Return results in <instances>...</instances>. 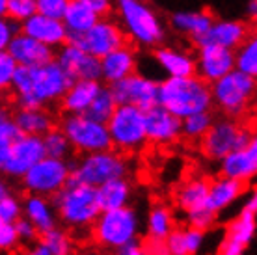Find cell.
Returning a JSON list of instances; mask_svg holds the SVG:
<instances>
[{"label":"cell","instance_id":"obj_11","mask_svg":"<svg viewBox=\"0 0 257 255\" xmlns=\"http://www.w3.org/2000/svg\"><path fill=\"white\" fill-rule=\"evenodd\" d=\"M45 157L43 136L23 134L10 146H0V170L6 177L23 179L30 168Z\"/></svg>","mask_w":257,"mask_h":255},{"label":"cell","instance_id":"obj_4","mask_svg":"<svg viewBox=\"0 0 257 255\" xmlns=\"http://www.w3.org/2000/svg\"><path fill=\"white\" fill-rule=\"evenodd\" d=\"M54 211L60 220L73 229H84L95 223L101 214V205L97 201L95 186L90 185H71L51 198Z\"/></svg>","mask_w":257,"mask_h":255},{"label":"cell","instance_id":"obj_21","mask_svg":"<svg viewBox=\"0 0 257 255\" xmlns=\"http://www.w3.org/2000/svg\"><path fill=\"white\" fill-rule=\"evenodd\" d=\"M220 172L222 175L238 179L248 183L257 175V133H253L250 144L242 149L233 151L224 160H220Z\"/></svg>","mask_w":257,"mask_h":255},{"label":"cell","instance_id":"obj_26","mask_svg":"<svg viewBox=\"0 0 257 255\" xmlns=\"http://www.w3.org/2000/svg\"><path fill=\"white\" fill-rule=\"evenodd\" d=\"M209 190L211 183H207L205 179H192L181 186L177 192V205L185 216H192L209 209Z\"/></svg>","mask_w":257,"mask_h":255},{"label":"cell","instance_id":"obj_44","mask_svg":"<svg viewBox=\"0 0 257 255\" xmlns=\"http://www.w3.org/2000/svg\"><path fill=\"white\" fill-rule=\"evenodd\" d=\"M21 244V236L15 222H0V248L4 251H12Z\"/></svg>","mask_w":257,"mask_h":255},{"label":"cell","instance_id":"obj_18","mask_svg":"<svg viewBox=\"0 0 257 255\" xmlns=\"http://www.w3.org/2000/svg\"><path fill=\"white\" fill-rule=\"evenodd\" d=\"M153 60L166 77H190L198 73L196 54L179 47L161 45L153 49Z\"/></svg>","mask_w":257,"mask_h":255},{"label":"cell","instance_id":"obj_20","mask_svg":"<svg viewBox=\"0 0 257 255\" xmlns=\"http://www.w3.org/2000/svg\"><path fill=\"white\" fill-rule=\"evenodd\" d=\"M6 51L17 60V64L26 65V67L43 65L47 62H52L56 56V51L52 47L41 43V41L34 39L32 36H28L25 32L17 34L12 39V43L8 45Z\"/></svg>","mask_w":257,"mask_h":255},{"label":"cell","instance_id":"obj_15","mask_svg":"<svg viewBox=\"0 0 257 255\" xmlns=\"http://www.w3.org/2000/svg\"><path fill=\"white\" fill-rule=\"evenodd\" d=\"M196 62H198L196 75L212 84L225 77L227 73H231L233 69H237V52L222 45L205 43L198 47Z\"/></svg>","mask_w":257,"mask_h":255},{"label":"cell","instance_id":"obj_1","mask_svg":"<svg viewBox=\"0 0 257 255\" xmlns=\"http://www.w3.org/2000/svg\"><path fill=\"white\" fill-rule=\"evenodd\" d=\"M73 82L64 67L52 60L34 67L19 65L10 91L17 108H45L62 101Z\"/></svg>","mask_w":257,"mask_h":255},{"label":"cell","instance_id":"obj_12","mask_svg":"<svg viewBox=\"0 0 257 255\" xmlns=\"http://www.w3.org/2000/svg\"><path fill=\"white\" fill-rule=\"evenodd\" d=\"M67 43L77 45V47L88 51L97 58H104L112 51L119 49L121 45L128 43V38L117 19L101 17L88 32L78 34V36H69Z\"/></svg>","mask_w":257,"mask_h":255},{"label":"cell","instance_id":"obj_49","mask_svg":"<svg viewBox=\"0 0 257 255\" xmlns=\"http://www.w3.org/2000/svg\"><path fill=\"white\" fill-rule=\"evenodd\" d=\"M116 255H148V249H146V246H142L138 240H135V242L116 249Z\"/></svg>","mask_w":257,"mask_h":255},{"label":"cell","instance_id":"obj_36","mask_svg":"<svg viewBox=\"0 0 257 255\" xmlns=\"http://www.w3.org/2000/svg\"><path fill=\"white\" fill-rule=\"evenodd\" d=\"M43 146H45L47 157H52V159L65 160L73 151V146H71L67 134L60 127H54L43 136Z\"/></svg>","mask_w":257,"mask_h":255},{"label":"cell","instance_id":"obj_23","mask_svg":"<svg viewBox=\"0 0 257 255\" xmlns=\"http://www.w3.org/2000/svg\"><path fill=\"white\" fill-rule=\"evenodd\" d=\"M101 67H103V82H106L108 86L136 73L138 54H136L135 45L125 43L119 49L101 58Z\"/></svg>","mask_w":257,"mask_h":255},{"label":"cell","instance_id":"obj_33","mask_svg":"<svg viewBox=\"0 0 257 255\" xmlns=\"http://www.w3.org/2000/svg\"><path fill=\"white\" fill-rule=\"evenodd\" d=\"M174 233V216L170 209L157 205L148 214V238L151 240H166Z\"/></svg>","mask_w":257,"mask_h":255},{"label":"cell","instance_id":"obj_34","mask_svg":"<svg viewBox=\"0 0 257 255\" xmlns=\"http://www.w3.org/2000/svg\"><path fill=\"white\" fill-rule=\"evenodd\" d=\"M117 108V101L114 93L110 91L108 86H103V89L99 91V95L95 97V101L91 102V106L86 110V115H90L91 119H97L101 123H108L110 117L114 115Z\"/></svg>","mask_w":257,"mask_h":255},{"label":"cell","instance_id":"obj_31","mask_svg":"<svg viewBox=\"0 0 257 255\" xmlns=\"http://www.w3.org/2000/svg\"><path fill=\"white\" fill-rule=\"evenodd\" d=\"M203 233L205 231L190 225L185 229H174V233L166 238L170 255H196L203 244Z\"/></svg>","mask_w":257,"mask_h":255},{"label":"cell","instance_id":"obj_19","mask_svg":"<svg viewBox=\"0 0 257 255\" xmlns=\"http://www.w3.org/2000/svg\"><path fill=\"white\" fill-rule=\"evenodd\" d=\"M23 32L52 47L54 51L69 41V30H67L64 19H54V17L43 15V13H36L30 19H26L23 23Z\"/></svg>","mask_w":257,"mask_h":255},{"label":"cell","instance_id":"obj_38","mask_svg":"<svg viewBox=\"0 0 257 255\" xmlns=\"http://www.w3.org/2000/svg\"><path fill=\"white\" fill-rule=\"evenodd\" d=\"M0 13L2 17L25 23L38 13V0H0Z\"/></svg>","mask_w":257,"mask_h":255},{"label":"cell","instance_id":"obj_40","mask_svg":"<svg viewBox=\"0 0 257 255\" xmlns=\"http://www.w3.org/2000/svg\"><path fill=\"white\" fill-rule=\"evenodd\" d=\"M23 216L25 207L17 196H13L12 192L0 196V222H17Z\"/></svg>","mask_w":257,"mask_h":255},{"label":"cell","instance_id":"obj_14","mask_svg":"<svg viewBox=\"0 0 257 255\" xmlns=\"http://www.w3.org/2000/svg\"><path fill=\"white\" fill-rule=\"evenodd\" d=\"M108 88L116 97L117 104H135L142 110H149L159 104L161 82L138 71L123 80L110 84Z\"/></svg>","mask_w":257,"mask_h":255},{"label":"cell","instance_id":"obj_50","mask_svg":"<svg viewBox=\"0 0 257 255\" xmlns=\"http://www.w3.org/2000/svg\"><path fill=\"white\" fill-rule=\"evenodd\" d=\"M21 255H54V253H52L51 249H49L45 244L41 242V238H39L38 242L30 244V246H28V248H26Z\"/></svg>","mask_w":257,"mask_h":255},{"label":"cell","instance_id":"obj_46","mask_svg":"<svg viewBox=\"0 0 257 255\" xmlns=\"http://www.w3.org/2000/svg\"><path fill=\"white\" fill-rule=\"evenodd\" d=\"M15 225H17V231H19L21 242L23 244H34V242H38V238H41V233H39V229L36 227V223L30 222L26 216L19 218V220L15 222Z\"/></svg>","mask_w":257,"mask_h":255},{"label":"cell","instance_id":"obj_9","mask_svg":"<svg viewBox=\"0 0 257 255\" xmlns=\"http://www.w3.org/2000/svg\"><path fill=\"white\" fill-rule=\"evenodd\" d=\"M71 172L75 173L84 185L101 186L112 179L125 177L127 173V162L117 149H106L97 153L84 155L82 159L71 164Z\"/></svg>","mask_w":257,"mask_h":255},{"label":"cell","instance_id":"obj_8","mask_svg":"<svg viewBox=\"0 0 257 255\" xmlns=\"http://www.w3.org/2000/svg\"><path fill=\"white\" fill-rule=\"evenodd\" d=\"M112 146L117 151H135L148 142L146 110L135 104H117L114 115L106 123Z\"/></svg>","mask_w":257,"mask_h":255},{"label":"cell","instance_id":"obj_32","mask_svg":"<svg viewBox=\"0 0 257 255\" xmlns=\"http://www.w3.org/2000/svg\"><path fill=\"white\" fill-rule=\"evenodd\" d=\"M99 19H101V15L93 12L90 6H86L80 0H73L65 13L64 23L69 30V36H78V34L88 32Z\"/></svg>","mask_w":257,"mask_h":255},{"label":"cell","instance_id":"obj_24","mask_svg":"<svg viewBox=\"0 0 257 255\" xmlns=\"http://www.w3.org/2000/svg\"><path fill=\"white\" fill-rule=\"evenodd\" d=\"M248 26L246 23L238 19H216L212 23L211 30L205 34V38L198 43L205 45V43H216L222 45V47H227V49H233L237 51L240 45L244 43L246 38H248Z\"/></svg>","mask_w":257,"mask_h":255},{"label":"cell","instance_id":"obj_5","mask_svg":"<svg viewBox=\"0 0 257 255\" xmlns=\"http://www.w3.org/2000/svg\"><path fill=\"white\" fill-rule=\"evenodd\" d=\"M214 106L227 117H238L251 106L257 95V80L244 71L233 69L211 84Z\"/></svg>","mask_w":257,"mask_h":255},{"label":"cell","instance_id":"obj_16","mask_svg":"<svg viewBox=\"0 0 257 255\" xmlns=\"http://www.w3.org/2000/svg\"><path fill=\"white\" fill-rule=\"evenodd\" d=\"M54 60L65 69L73 80H103L101 58L73 43H65L56 49Z\"/></svg>","mask_w":257,"mask_h":255},{"label":"cell","instance_id":"obj_2","mask_svg":"<svg viewBox=\"0 0 257 255\" xmlns=\"http://www.w3.org/2000/svg\"><path fill=\"white\" fill-rule=\"evenodd\" d=\"M116 15L135 47L157 49L164 45V21L148 0H116Z\"/></svg>","mask_w":257,"mask_h":255},{"label":"cell","instance_id":"obj_37","mask_svg":"<svg viewBox=\"0 0 257 255\" xmlns=\"http://www.w3.org/2000/svg\"><path fill=\"white\" fill-rule=\"evenodd\" d=\"M212 123H214V117H212L211 110L188 115L183 119V136L187 140H203V136L212 127Z\"/></svg>","mask_w":257,"mask_h":255},{"label":"cell","instance_id":"obj_30","mask_svg":"<svg viewBox=\"0 0 257 255\" xmlns=\"http://www.w3.org/2000/svg\"><path fill=\"white\" fill-rule=\"evenodd\" d=\"M97 201L101 205V211H112L119 207H127L131 198V185L125 177L112 179L104 185L97 186Z\"/></svg>","mask_w":257,"mask_h":255},{"label":"cell","instance_id":"obj_22","mask_svg":"<svg viewBox=\"0 0 257 255\" xmlns=\"http://www.w3.org/2000/svg\"><path fill=\"white\" fill-rule=\"evenodd\" d=\"M214 21L216 19L212 17V13L207 10H183V12H175L170 17V26L174 32L188 38L198 47L199 41L211 30Z\"/></svg>","mask_w":257,"mask_h":255},{"label":"cell","instance_id":"obj_27","mask_svg":"<svg viewBox=\"0 0 257 255\" xmlns=\"http://www.w3.org/2000/svg\"><path fill=\"white\" fill-rule=\"evenodd\" d=\"M244 192V183L238 179L227 177L222 175L216 179L214 183H211V190H209V209L212 212H222L227 207H231L238 199V196Z\"/></svg>","mask_w":257,"mask_h":255},{"label":"cell","instance_id":"obj_43","mask_svg":"<svg viewBox=\"0 0 257 255\" xmlns=\"http://www.w3.org/2000/svg\"><path fill=\"white\" fill-rule=\"evenodd\" d=\"M71 2L73 0H38V13H43L54 19H64Z\"/></svg>","mask_w":257,"mask_h":255},{"label":"cell","instance_id":"obj_41","mask_svg":"<svg viewBox=\"0 0 257 255\" xmlns=\"http://www.w3.org/2000/svg\"><path fill=\"white\" fill-rule=\"evenodd\" d=\"M23 134L25 133L17 125L13 114H8L6 110H4L2 115H0V146H10L15 140H19Z\"/></svg>","mask_w":257,"mask_h":255},{"label":"cell","instance_id":"obj_17","mask_svg":"<svg viewBox=\"0 0 257 255\" xmlns=\"http://www.w3.org/2000/svg\"><path fill=\"white\" fill-rule=\"evenodd\" d=\"M146 127H148V142L157 146L174 144L183 136V119L172 114L162 104L146 110Z\"/></svg>","mask_w":257,"mask_h":255},{"label":"cell","instance_id":"obj_35","mask_svg":"<svg viewBox=\"0 0 257 255\" xmlns=\"http://www.w3.org/2000/svg\"><path fill=\"white\" fill-rule=\"evenodd\" d=\"M237 69L244 71L257 80V30L248 34L246 41L237 51Z\"/></svg>","mask_w":257,"mask_h":255},{"label":"cell","instance_id":"obj_29","mask_svg":"<svg viewBox=\"0 0 257 255\" xmlns=\"http://www.w3.org/2000/svg\"><path fill=\"white\" fill-rule=\"evenodd\" d=\"M13 117L23 133L32 134V136H45L49 131L56 127L52 114L43 106L41 108H17Z\"/></svg>","mask_w":257,"mask_h":255},{"label":"cell","instance_id":"obj_47","mask_svg":"<svg viewBox=\"0 0 257 255\" xmlns=\"http://www.w3.org/2000/svg\"><path fill=\"white\" fill-rule=\"evenodd\" d=\"M86 6H90L93 12H97L101 17H108L116 10V0H80Z\"/></svg>","mask_w":257,"mask_h":255},{"label":"cell","instance_id":"obj_6","mask_svg":"<svg viewBox=\"0 0 257 255\" xmlns=\"http://www.w3.org/2000/svg\"><path fill=\"white\" fill-rule=\"evenodd\" d=\"M140 220L135 209L119 207L112 211H103L91 225L93 238L97 242L110 249H119L127 244L138 240Z\"/></svg>","mask_w":257,"mask_h":255},{"label":"cell","instance_id":"obj_45","mask_svg":"<svg viewBox=\"0 0 257 255\" xmlns=\"http://www.w3.org/2000/svg\"><path fill=\"white\" fill-rule=\"evenodd\" d=\"M21 32H23V23L2 17V21H0V49L6 51L8 45L12 43V39Z\"/></svg>","mask_w":257,"mask_h":255},{"label":"cell","instance_id":"obj_52","mask_svg":"<svg viewBox=\"0 0 257 255\" xmlns=\"http://www.w3.org/2000/svg\"><path fill=\"white\" fill-rule=\"evenodd\" d=\"M246 17H248V23L257 28V0H248V4H246Z\"/></svg>","mask_w":257,"mask_h":255},{"label":"cell","instance_id":"obj_48","mask_svg":"<svg viewBox=\"0 0 257 255\" xmlns=\"http://www.w3.org/2000/svg\"><path fill=\"white\" fill-rule=\"evenodd\" d=\"M246 246L235 242V240H229L224 236V242L220 246V253L218 255H244Z\"/></svg>","mask_w":257,"mask_h":255},{"label":"cell","instance_id":"obj_51","mask_svg":"<svg viewBox=\"0 0 257 255\" xmlns=\"http://www.w3.org/2000/svg\"><path fill=\"white\" fill-rule=\"evenodd\" d=\"M240 211L250 212V214H255L257 216V186L250 192V196H248V199L244 201V205H242Z\"/></svg>","mask_w":257,"mask_h":255},{"label":"cell","instance_id":"obj_25","mask_svg":"<svg viewBox=\"0 0 257 255\" xmlns=\"http://www.w3.org/2000/svg\"><path fill=\"white\" fill-rule=\"evenodd\" d=\"M101 89V80H75L62 97L60 106L65 114H86Z\"/></svg>","mask_w":257,"mask_h":255},{"label":"cell","instance_id":"obj_7","mask_svg":"<svg viewBox=\"0 0 257 255\" xmlns=\"http://www.w3.org/2000/svg\"><path fill=\"white\" fill-rule=\"evenodd\" d=\"M60 129L67 134L75 151L82 155L112 149V136L108 125L91 119L86 114H65L60 121Z\"/></svg>","mask_w":257,"mask_h":255},{"label":"cell","instance_id":"obj_39","mask_svg":"<svg viewBox=\"0 0 257 255\" xmlns=\"http://www.w3.org/2000/svg\"><path fill=\"white\" fill-rule=\"evenodd\" d=\"M41 242L45 244L54 255H71V251H73L69 235L65 231L58 229V227L43 233L41 235Z\"/></svg>","mask_w":257,"mask_h":255},{"label":"cell","instance_id":"obj_13","mask_svg":"<svg viewBox=\"0 0 257 255\" xmlns=\"http://www.w3.org/2000/svg\"><path fill=\"white\" fill-rule=\"evenodd\" d=\"M71 175V164L62 159L45 157L28 170L23 177V186L28 194H39L45 198H52L54 194L64 190Z\"/></svg>","mask_w":257,"mask_h":255},{"label":"cell","instance_id":"obj_28","mask_svg":"<svg viewBox=\"0 0 257 255\" xmlns=\"http://www.w3.org/2000/svg\"><path fill=\"white\" fill-rule=\"evenodd\" d=\"M23 207H25V216L36 223L41 235L56 227V216L52 211L51 198L39 196V194H28L23 199Z\"/></svg>","mask_w":257,"mask_h":255},{"label":"cell","instance_id":"obj_3","mask_svg":"<svg viewBox=\"0 0 257 255\" xmlns=\"http://www.w3.org/2000/svg\"><path fill=\"white\" fill-rule=\"evenodd\" d=\"M159 104H162L177 117L185 119L188 115L207 112L211 110V106H214L212 88L199 75L166 77L161 80Z\"/></svg>","mask_w":257,"mask_h":255},{"label":"cell","instance_id":"obj_10","mask_svg":"<svg viewBox=\"0 0 257 255\" xmlns=\"http://www.w3.org/2000/svg\"><path fill=\"white\" fill-rule=\"evenodd\" d=\"M251 136L253 133L250 129L238 125L233 117L214 119L212 127L201 140V149L211 160H224L233 151L248 146Z\"/></svg>","mask_w":257,"mask_h":255},{"label":"cell","instance_id":"obj_42","mask_svg":"<svg viewBox=\"0 0 257 255\" xmlns=\"http://www.w3.org/2000/svg\"><path fill=\"white\" fill-rule=\"evenodd\" d=\"M17 69H19L17 60L8 51L0 52V88L4 89V91L12 88V82L15 75H17Z\"/></svg>","mask_w":257,"mask_h":255},{"label":"cell","instance_id":"obj_53","mask_svg":"<svg viewBox=\"0 0 257 255\" xmlns=\"http://www.w3.org/2000/svg\"><path fill=\"white\" fill-rule=\"evenodd\" d=\"M82 255H90V253H82Z\"/></svg>","mask_w":257,"mask_h":255}]
</instances>
